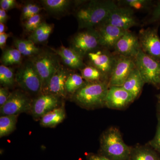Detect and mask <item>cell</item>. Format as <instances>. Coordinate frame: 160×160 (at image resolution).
<instances>
[{"label": "cell", "instance_id": "obj_27", "mask_svg": "<svg viewBox=\"0 0 160 160\" xmlns=\"http://www.w3.org/2000/svg\"><path fill=\"white\" fill-rule=\"evenodd\" d=\"M82 75L77 73L69 74L66 81V90L67 93L73 95L86 83Z\"/></svg>", "mask_w": 160, "mask_h": 160}, {"label": "cell", "instance_id": "obj_9", "mask_svg": "<svg viewBox=\"0 0 160 160\" xmlns=\"http://www.w3.org/2000/svg\"><path fill=\"white\" fill-rule=\"evenodd\" d=\"M87 56L91 66L98 69L109 81L116 61V55L104 48L96 49L89 52Z\"/></svg>", "mask_w": 160, "mask_h": 160}, {"label": "cell", "instance_id": "obj_25", "mask_svg": "<svg viewBox=\"0 0 160 160\" xmlns=\"http://www.w3.org/2000/svg\"><path fill=\"white\" fill-rule=\"evenodd\" d=\"M81 75L87 82H106L107 79L102 73L93 66H87L81 69Z\"/></svg>", "mask_w": 160, "mask_h": 160}, {"label": "cell", "instance_id": "obj_43", "mask_svg": "<svg viewBox=\"0 0 160 160\" xmlns=\"http://www.w3.org/2000/svg\"></svg>", "mask_w": 160, "mask_h": 160}, {"label": "cell", "instance_id": "obj_18", "mask_svg": "<svg viewBox=\"0 0 160 160\" xmlns=\"http://www.w3.org/2000/svg\"><path fill=\"white\" fill-rule=\"evenodd\" d=\"M145 84L136 67L132 69L122 87L129 92L134 99L138 97Z\"/></svg>", "mask_w": 160, "mask_h": 160}, {"label": "cell", "instance_id": "obj_14", "mask_svg": "<svg viewBox=\"0 0 160 160\" xmlns=\"http://www.w3.org/2000/svg\"><path fill=\"white\" fill-rule=\"evenodd\" d=\"M134 100L132 94L122 86H109L105 106L109 109H120L128 106Z\"/></svg>", "mask_w": 160, "mask_h": 160}, {"label": "cell", "instance_id": "obj_4", "mask_svg": "<svg viewBox=\"0 0 160 160\" xmlns=\"http://www.w3.org/2000/svg\"><path fill=\"white\" fill-rule=\"evenodd\" d=\"M136 67L145 83L157 86L160 84V62L144 53L142 49L134 59Z\"/></svg>", "mask_w": 160, "mask_h": 160}, {"label": "cell", "instance_id": "obj_6", "mask_svg": "<svg viewBox=\"0 0 160 160\" xmlns=\"http://www.w3.org/2000/svg\"><path fill=\"white\" fill-rule=\"evenodd\" d=\"M15 81L22 89L30 93L42 91L41 79L32 62H27L18 69L15 74Z\"/></svg>", "mask_w": 160, "mask_h": 160}, {"label": "cell", "instance_id": "obj_16", "mask_svg": "<svg viewBox=\"0 0 160 160\" xmlns=\"http://www.w3.org/2000/svg\"><path fill=\"white\" fill-rule=\"evenodd\" d=\"M58 98L53 95L43 93L32 101L31 113L35 119H41L49 112L57 108Z\"/></svg>", "mask_w": 160, "mask_h": 160}, {"label": "cell", "instance_id": "obj_34", "mask_svg": "<svg viewBox=\"0 0 160 160\" xmlns=\"http://www.w3.org/2000/svg\"><path fill=\"white\" fill-rule=\"evenodd\" d=\"M17 5V2L15 0H1L0 1L1 9L5 11L13 9Z\"/></svg>", "mask_w": 160, "mask_h": 160}, {"label": "cell", "instance_id": "obj_42", "mask_svg": "<svg viewBox=\"0 0 160 160\" xmlns=\"http://www.w3.org/2000/svg\"><path fill=\"white\" fill-rule=\"evenodd\" d=\"M158 98L159 101L160 103V94L158 96Z\"/></svg>", "mask_w": 160, "mask_h": 160}, {"label": "cell", "instance_id": "obj_31", "mask_svg": "<svg viewBox=\"0 0 160 160\" xmlns=\"http://www.w3.org/2000/svg\"><path fill=\"white\" fill-rule=\"evenodd\" d=\"M42 17L38 14L27 19L24 24V28L28 32H33L41 25Z\"/></svg>", "mask_w": 160, "mask_h": 160}, {"label": "cell", "instance_id": "obj_35", "mask_svg": "<svg viewBox=\"0 0 160 160\" xmlns=\"http://www.w3.org/2000/svg\"><path fill=\"white\" fill-rule=\"evenodd\" d=\"M11 92H9L8 88L1 87L0 88V107L3 106L7 102Z\"/></svg>", "mask_w": 160, "mask_h": 160}, {"label": "cell", "instance_id": "obj_13", "mask_svg": "<svg viewBox=\"0 0 160 160\" xmlns=\"http://www.w3.org/2000/svg\"><path fill=\"white\" fill-rule=\"evenodd\" d=\"M115 54L134 59L141 50L138 38L129 30L118 40L114 47Z\"/></svg>", "mask_w": 160, "mask_h": 160}, {"label": "cell", "instance_id": "obj_17", "mask_svg": "<svg viewBox=\"0 0 160 160\" xmlns=\"http://www.w3.org/2000/svg\"><path fill=\"white\" fill-rule=\"evenodd\" d=\"M69 72L60 66L52 75L49 84L44 89V93L53 95L58 98L66 96V83L69 75Z\"/></svg>", "mask_w": 160, "mask_h": 160}, {"label": "cell", "instance_id": "obj_29", "mask_svg": "<svg viewBox=\"0 0 160 160\" xmlns=\"http://www.w3.org/2000/svg\"><path fill=\"white\" fill-rule=\"evenodd\" d=\"M15 75L11 68L4 65L0 66V83L4 87L9 88L14 85Z\"/></svg>", "mask_w": 160, "mask_h": 160}, {"label": "cell", "instance_id": "obj_36", "mask_svg": "<svg viewBox=\"0 0 160 160\" xmlns=\"http://www.w3.org/2000/svg\"><path fill=\"white\" fill-rule=\"evenodd\" d=\"M29 11V18L33 16L39 14V12L42 10V8L36 4L29 3L27 4Z\"/></svg>", "mask_w": 160, "mask_h": 160}, {"label": "cell", "instance_id": "obj_10", "mask_svg": "<svg viewBox=\"0 0 160 160\" xmlns=\"http://www.w3.org/2000/svg\"><path fill=\"white\" fill-rule=\"evenodd\" d=\"M138 38L142 51L160 62V38L158 29L151 28L141 29Z\"/></svg>", "mask_w": 160, "mask_h": 160}, {"label": "cell", "instance_id": "obj_15", "mask_svg": "<svg viewBox=\"0 0 160 160\" xmlns=\"http://www.w3.org/2000/svg\"><path fill=\"white\" fill-rule=\"evenodd\" d=\"M95 29L98 35L100 46L109 50L114 49L118 40L126 31L106 22L101 23Z\"/></svg>", "mask_w": 160, "mask_h": 160}, {"label": "cell", "instance_id": "obj_3", "mask_svg": "<svg viewBox=\"0 0 160 160\" xmlns=\"http://www.w3.org/2000/svg\"><path fill=\"white\" fill-rule=\"evenodd\" d=\"M109 87L106 82H86L73 94L72 98L80 106L87 109L105 106Z\"/></svg>", "mask_w": 160, "mask_h": 160}, {"label": "cell", "instance_id": "obj_41", "mask_svg": "<svg viewBox=\"0 0 160 160\" xmlns=\"http://www.w3.org/2000/svg\"><path fill=\"white\" fill-rule=\"evenodd\" d=\"M5 30V26L3 23H0V34L4 33Z\"/></svg>", "mask_w": 160, "mask_h": 160}, {"label": "cell", "instance_id": "obj_24", "mask_svg": "<svg viewBox=\"0 0 160 160\" xmlns=\"http://www.w3.org/2000/svg\"><path fill=\"white\" fill-rule=\"evenodd\" d=\"M18 116H1L0 117V138L9 135L16 129Z\"/></svg>", "mask_w": 160, "mask_h": 160}, {"label": "cell", "instance_id": "obj_11", "mask_svg": "<svg viewBox=\"0 0 160 160\" xmlns=\"http://www.w3.org/2000/svg\"><path fill=\"white\" fill-rule=\"evenodd\" d=\"M134 12V11L130 8L118 6L112 10L103 22L127 31L132 27L138 25V22Z\"/></svg>", "mask_w": 160, "mask_h": 160}, {"label": "cell", "instance_id": "obj_39", "mask_svg": "<svg viewBox=\"0 0 160 160\" xmlns=\"http://www.w3.org/2000/svg\"><path fill=\"white\" fill-rule=\"evenodd\" d=\"M8 18L9 17L6 13V11L2 9H0V23L3 24L6 23Z\"/></svg>", "mask_w": 160, "mask_h": 160}, {"label": "cell", "instance_id": "obj_7", "mask_svg": "<svg viewBox=\"0 0 160 160\" xmlns=\"http://www.w3.org/2000/svg\"><path fill=\"white\" fill-rule=\"evenodd\" d=\"M71 45V48L83 58L101 47L98 35L93 28L77 33L72 39Z\"/></svg>", "mask_w": 160, "mask_h": 160}, {"label": "cell", "instance_id": "obj_38", "mask_svg": "<svg viewBox=\"0 0 160 160\" xmlns=\"http://www.w3.org/2000/svg\"><path fill=\"white\" fill-rule=\"evenodd\" d=\"M10 33L4 32L0 34V48L2 49H4L6 46V41L8 38L10 36Z\"/></svg>", "mask_w": 160, "mask_h": 160}, {"label": "cell", "instance_id": "obj_12", "mask_svg": "<svg viewBox=\"0 0 160 160\" xmlns=\"http://www.w3.org/2000/svg\"><path fill=\"white\" fill-rule=\"evenodd\" d=\"M136 67L134 59L117 55L116 61L109 78V86H122L129 73Z\"/></svg>", "mask_w": 160, "mask_h": 160}, {"label": "cell", "instance_id": "obj_40", "mask_svg": "<svg viewBox=\"0 0 160 160\" xmlns=\"http://www.w3.org/2000/svg\"><path fill=\"white\" fill-rule=\"evenodd\" d=\"M29 11L28 6L26 5L23 7L22 11V20H26L29 18Z\"/></svg>", "mask_w": 160, "mask_h": 160}, {"label": "cell", "instance_id": "obj_28", "mask_svg": "<svg viewBox=\"0 0 160 160\" xmlns=\"http://www.w3.org/2000/svg\"><path fill=\"white\" fill-rule=\"evenodd\" d=\"M22 56L17 49H7L2 55L1 62L6 66L20 64L22 62Z\"/></svg>", "mask_w": 160, "mask_h": 160}, {"label": "cell", "instance_id": "obj_2", "mask_svg": "<svg viewBox=\"0 0 160 160\" xmlns=\"http://www.w3.org/2000/svg\"><path fill=\"white\" fill-rule=\"evenodd\" d=\"M131 149L116 127H110L101 136L100 154L109 160H129Z\"/></svg>", "mask_w": 160, "mask_h": 160}, {"label": "cell", "instance_id": "obj_23", "mask_svg": "<svg viewBox=\"0 0 160 160\" xmlns=\"http://www.w3.org/2000/svg\"><path fill=\"white\" fill-rule=\"evenodd\" d=\"M16 48L22 55L31 56L40 53V49L31 40L16 39L14 42Z\"/></svg>", "mask_w": 160, "mask_h": 160}, {"label": "cell", "instance_id": "obj_19", "mask_svg": "<svg viewBox=\"0 0 160 160\" xmlns=\"http://www.w3.org/2000/svg\"><path fill=\"white\" fill-rule=\"evenodd\" d=\"M67 66L73 69L83 68V57L72 48H66L62 45L59 49L55 50Z\"/></svg>", "mask_w": 160, "mask_h": 160}, {"label": "cell", "instance_id": "obj_26", "mask_svg": "<svg viewBox=\"0 0 160 160\" xmlns=\"http://www.w3.org/2000/svg\"><path fill=\"white\" fill-rule=\"evenodd\" d=\"M42 2L46 9L54 13L66 11L71 3L69 0H43Z\"/></svg>", "mask_w": 160, "mask_h": 160}, {"label": "cell", "instance_id": "obj_5", "mask_svg": "<svg viewBox=\"0 0 160 160\" xmlns=\"http://www.w3.org/2000/svg\"><path fill=\"white\" fill-rule=\"evenodd\" d=\"M39 76L42 83V91L48 86L54 72L60 67L56 57L48 52L39 53L31 61Z\"/></svg>", "mask_w": 160, "mask_h": 160}, {"label": "cell", "instance_id": "obj_22", "mask_svg": "<svg viewBox=\"0 0 160 160\" xmlns=\"http://www.w3.org/2000/svg\"><path fill=\"white\" fill-rule=\"evenodd\" d=\"M129 160H160L153 150L146 146H139L132 149Z\"/></svg>", "mask_w": 160, "mask_h": 160}, {"label": "cell", "instance_id": "obj_33", "mask_svg": "<svg viewBox=\"0 0 160 160\" xmlns=\"http://www.w3.org/2000/svg\"><path fill=\"white\" fill-rule=\"evenodd\" d=\"M160 22V2L158 3L152 12L148 22L149 23Z\"/></svg>", "mask_w": 160, "mask_h": 160}, {"label": "cell", "instance_id": "obj_1", "mask_svg": "<svg viewBox=\"0 0 160 160\" xmlns=\"http://www.w3.org/2000/svg\"><path fill=\"white\" fill-rule=\"evenodd\" d=\"M114 1H91L76 13L80 29H91L105 22L112 10L117 7Z\"/></svg>", "mask_w": 160, "mask_h": 160}, {"label": "cell", "instance_id": "obj_21", "mask_svg": "<svg viewBox=\"0 0 160 160\" xmlns=\"http://www.w3.org/2000/svg\"><path fill=\"white\" fill-rule=\"evenodd\" d=\"M53 28V25L44 22L41 24L37 29L32 32V34L29 37V40L32 41L34 43L44 42L49 38Z\"/></svg>", "mask_w": 160, "mask_h": 160}, {"label": "cell", "instance_id": "obj_37", "mask_svg": "<svg viewBox=\"0 0 160 160\" xmlns=\"http://www.w3.org/2000/svg\"><path fill=\"white\" fill-rule=\"evenodd\" d=\"M87 160H110L100 154L89 153L86 155Z\"/></svg>", "mask_w": 160, "mask_h": 160}, {"label": "cell", "instance_id": "obj_8", "mask_svg": "<svg viewBox=\"0 0 160 160\" xmlns=\"http://www.w3.org/2000/svg\"><path fill=\"white\" fill-rule=\"evenodd\" d=\"M32 101L23 92L17 90L10 93L7 102L0 107L1 116L18 115L31 110Z\"/></svg>", "mask_w": 160, "mask_h": 160}, {"label": "cell", "instance_id": "obj_32", "mask_svg": "<svg viewBox=\"0 0 160 160\" xmlns=\"http://www.w3.org/2000/svg\"><path fill=\"white\" fill-rule=\"evenodd\" d=\"M149 145L160 152V115L158 116L157 129L155 135L149 142Z\"/></svg>", "mask_w": 160, "mask_h": 160}, {"label": "cell", "instance_id": "obj_30", "mask_svg": "<svg viewBox=\"0 0 160 160\" xmlns=\"http://www.w3.org/2000/svg\"><path fill=\"white\" fill-rule=\"evenodd\" d=\"M119 4L122 7H127L133 10L141 11L147 9L150 4L152 1L148 0H124V1H119Z\"/></svg>", "mask_w": 160, "mask_h": 160}, {"label": "cell", "instance_id": "obj_20", "mask_svg": "<svg viewBox=\"0 0 160 160\" xmlns=\"http://www.w3.org/2000/svg\"><path fill=\"white\" fill-rule=\"evenodd\" d=\"M66 116V112L64 106L57 107L41 118L40 125L44 127L53 128L62 122Z\"/></svg>", "mask_w": 160, "mask_h": 160}]
</instances>
